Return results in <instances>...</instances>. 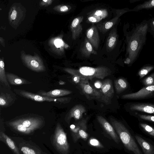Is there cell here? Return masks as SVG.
Wrapping results in <instances>:
<instances>
[{
  "label": "cell",
  "instance_id": "obj_27",
  "mask_svg": "<svg viewBox=\"0 0 154 154\" xmlns=\"http://www.w3.org/2000/svg\"><path fill=\"white\" fill-rule=\"evenodd\" d=\"M139 126L144 133L154 139V127L143 122H139Z\"/></svg>",
  "mask_w": 154,
  "mask_h": 154
},
{
  "label": "cell",
  "instance_id": "obj_29",
  "mask_svg": "<svg viewBox=\"0 0 154 154\" xmlns=\"http://www.w3.org/2000/svg\"><path fill=\"white\" fill-rule=\"evenodd\" d=\"M13 100L10 94L1 93L0 96V105L2 107H5L9 105Z\"/></svg>",
  "mask_w": 154,
  "mask_h": 154
},
{
  "label": "cell",
  "instance_id": "obj_10",
  "mask_svg": "<svg viewBox=\"0 0 154 154\" xmlns=\"http://www.w3.org/2000/svg\"><path fill=\"white\" fill-rule=\"evenodd\" d=\"M79 85L83 93L88 100L101 99L102 96L100 91L91 85L88 80H80Z\"/></svg>",
  "mask_w": 154,
  "mask_h": 154
},
{
  "label": "cell",
  "instance_id": "obj_26",
  "mask_svg": "<svg viewBox=\"0 0 154 154\" xmlns=\"http://www.w3.org/2000/svg\"><path fill=\"white\" fill-rule=\"evenodd\" d=\"M144 9L154 10V0L146 1L138 5L133 9H130L129 11H137Z\"/></svg>",
  "mask_w": 154,
  "mask_h": 154
},
{
  "label": "cell",
  "instance_id": "obj_15",
  "mask_svg": "<svg viewBox=\"0 0 154 154\" xmlns=\"http://www.w3.org/2000/svg\"><path fill=\"white\" fill-rule=\"evenodd\" d=\"M97 119L106 131L117 143L119 142V137L113 126L105 119L101 116H98Z\"/></svg>",
  "mask_w": 154,
  "mask_h": 154
},
{
  "label": "cell",
  "instance_id": "obj_14",
  "mask_svg": "<svg viewBox=\"0 0 154 154\" xmlns=\"http://www.w3.org/2000/svg\"><path fill=\"white\" fill-rule=\"evenodd\" d=\"M129 10L130 9L122 10L119 11L117 16L110 20L97 24L98 29L103 34L106 33L114 26L121 16L127 12L129 11Z\"/></svg>",
  "mask_w": 154,
  "mask_h": 154
},
{
  "label": "cell",
  "instance_id": "obj_18",
  "mask_svg": "<svg viewBox=\"0 0 154 154\" xmlns=\"http://www.w3.org/2000/svg\"><path fill=\"white\" fill-rule=\"evenodd\" d=\"M86 111L85 107L82 105L80 104L75 105L69 111L67 119L70 120L73 118L75 120H79L82 118L83 113Z\"/></svg>",
  "mask_w": 154,
  "mask_h": 154
},
{
  "label": "cell",
  "instance_id": "obj_35",
  "mask_svg": "<svg viewBox=\"0 0 154 154\" xmlns=\"http://www.w3.org/2000/svg\"><path fill=\"white\" fill-rule=\"evenodd\" d=\"M15 7L12 8L9 14V20L10 21H14L17 20L18 17V11Z\"/></svg>",
  "mask_w": 154,
  "mask_h": 154
},
{
  "label": "cell",
  "instance_id": "obj_7",
  "mask_svg": "<svg viewBox=\"0 0 154 154\" xmlns=\"http://www.w3.org/2000/svg\"><path fill=\"white\" fill-rule=\"evenodd\" d=\"M21 58L24 64L31 70L38 72L45 70V67L42 60L38 55L33 56L22 53Z\"/></svg>",
  "mask_w": 154,
  "mask_h": 154
},
{
  "label": "cell",
  "instance_id": "obj_17",
  "mask_svg": "<svg viewBox=\"0 0 154 154\" xmlns=\"http://www.w3.org/2000/svg\"><path fill=\"white\" fill-rule=\"evenodd\" d=\"M83 18V16L77 17L73 20L71 23L70 28L72 32V37L74 40L78 38L82 32V27L81 23Z\"/></svg>",
  "mask_w": 154,
  "mask_h": 154
},
{
  "label": "cell",
  "instance_id": "obj_40",
  "mask_svg": "<svg viewBox=\"0 0 154 154\" xmlns=\"http://www.w3.org/2000/svg\"><path fill=\"white\" fill-rule=\"evenodd\" d=\"M94 85L96 88H100L102 85V83L100 82H97L95 83Z\"/></svg>",
  "mask_w": 154,
  "mask_h": 154
},
{
  "label": "cell",
  "instance_id": "obj_33",
  "mask_svg": "<svg viewBox=\"0 0 154 154\" xmlns=\"http://www.w3.org/2000/svg\"><path fill=\"white\" fill-rule=\"evenodd\" d=\"M142 82L145 86L154 85V72L144 79Z\"/></svg>",
  "mask_w": 154,
  "mask_h": 154
},
{
  "label": "cell",
  "instance_id": "obj_13",
  "mask_svg": "<svg viewBox=\"0 0 154 154\" xmlns=\"http://www.w3.org/2000/svg\"><path fill=\"white\" fill-rule=\"evenodd\" d=\"M128 109L134 113H144L154 115V104L147 103L134 102L128 105Z\"/></svg>",
  "mask_w": 154,
  "mask_h": 154
},
{
  "label": "cell",
  "instance_id": "obj_5",
  "mask_svg": "<svg viewBox=\"0 0 154 154\" xmlns=\"http://www.w3.org/2000/svg\"><path fill=\"white\" fill-rule=\"evenodd\" d=\"M53 144L61 154H69L70 149L66 134L59 123L57 124L53 139Z\"/></svg>",
  "mask_w": 154,
  "mask_h": 154
},
{
  "label": "cell",
  "instance_id": "obj_37",
  "mask_svg": "<svg viewBox=\"0 0 154 154\" xmlns=\"http://www.w3.org/2000/svg\"><path fill=\"white\" fill-rule=\"evenodd\" d=\"M89 143L91 145L100 148L103 147V146L100 142L95 138H93L90 139L89 140Z\"/></svg>",
  "mask_w": 154,
  "mask_h": 154
},
{
  "label": "cell",
  "instance_id": "obj_25",
  "mask_svg": "<svg viewBox=\"0 0 154 154\" xmlns=\"http://www.w3.org/2000/svg\"><path fill=\"white\" fill-rule=\"evenodd\" d=\"M114 85L116 93L118 94L124 91L128 86L127 81L123 78H120L115 80Z\"/></svg>",
  "mask_w": 154,
  "mask_h": 154
},
{
  "label": "cell",
  "instance_id": "obj_39",
  "mask_svg": "<svg viewBox=\"0 0 154 154\" xmlns=\"http://www.w3.org/2000/svg\"><path fill=\"white\" fill-rule=\"evenodd\" d=\"M62 43L63 42L62 41L59 39H56L54 42V44L57 48L60 47L62 44Z\"/></svg>",
  "mask_w": 154,
  "mask_h": 154
},
{
  "label": "cell",
  "instance_id": "obj_30",
  "mask_svg": "<svg viewBox=\"0 0 154 154\" xmlns=\"http://www.w3.org/2000/svg\"><path fill=\"white\" fill-rule=\"evenodd\" d=\"M134 116L140 121H145L154 123V115L134 113Z\"/></svg>",
  "mask_w": 154,
  "mask_h": 154
},
{
  "label": "cell",
  "instance_id": "obj_19",
  "mask_svg": "<svg viewBox=\"0 0 154 154\" xmlns=\"http://www.w3.org/2000/svg\"><path fill=\"white\" fill-rule=\"evenodd\" d=\"M118 35L115 28H113L110 31L107 38L106 48L108 52L112 51L116 46L118 42Z\"/></svg>",
  "mask_w": 154,
  "mask_h": 154
},
{
  "label": "cell",
  "instance_id": "obj_4",
  "mask_svg": "<svg viewBox=\"0 0 154 154\" xmlns=\"http://www.w3.org/2000/svg\"><path fill=\"white\" fill-rule=\"evenodd\" d=\"M43 121L38 117H28L16 119L8 123L9 126L18 132L29 134L39 128Z\"/></svg>",
  "mask_w": 154,
  "mask_h": 154
},
{
  "label": "cell",
  "instance_id": "obj_22",
  "mask_svg": "<svg viewBox=\"0 0 154 154\" xmlns=\"http://www.w3.org/2000/svg\"><path fill=\"white\" fill-rule=\"evenodd\" d=\"M108 15L107 11L105 9H99L92 12L88 17V20L90 22H98L106 17Z\"/></svg>",
  "mask_w": 154,
  "mask_h": 154
},
{
  "label": "cell",
  "instance_id": "obj_38",
  "mask_svg": "<svg viewBox=\"0 0 154 154\" xmlns=\"http://www.w3.org/2000/svg\"><path fill=\"white\" fill-rule=\"evenodd\" d=\"M52 1L51 0H43L41 1L40 5L42 6L49 5L51 3Z\"/></svg>",
  "mask_w": 154,
  "mask_h": 154
},
{
  "label": "cell",
  "instance_id": "obj_11",
  "mask_svg": "<svg viewBox=\"0 0 154 154\" xmlns=\"http://www.w3.org/2000/svg\"><path fill=\"white\" fill-rule=\"evenodd\" d=\"M99 91L101 94V100L104 103H109L114 94V90L112 81L106 79L102 82Z\"/></svg>",
  "mask_w": 154,
  "mask_h": 154
},
{
  "label": "cell",
  "instance_id": "obj_32",
  "mask_svg": "<svg viewBox=\"0 0 154 154\" xmlns=\"http://www.w3.org/2000/svg\"><path fill=\"white\" fill-rule=\"evenodd\" d=\"M20 148L23 154H40L35 149L29 146L22 145L20 146Z\"/></svg>",
  "mask_w": 154,
  "mask_h": 154
},
{
  "label": "cell",
  "instance_id": "obj_23",
  "mask_svg": "<svg viewBox=\"0 0 154 154\" xmlns=\"http://www.w3.org/2000/svg\"><path fill=\"white\" fill-rule=\"evenodd\" d=\"M0 140L6 144L14 154H21L17 147L13 141L2 131L0 132Z\"/></svg>",
  "mask_w": 154,
  "mask_h": 154
},
{
  "label": "cell",
  "instance_id": "obj_31",
  "mask_svg": "<svg viewBox=\"0 0 154 154\" xmlns=\"http://www.w3.org/2000/svg\"><path fill=\"white\" fill-rule=\"evenodd\" d=\"M154 68V66L149 64L143 66L138 72L140 78H142Z\"/></svg>",
  "mask_w": 154,
  "mask_h": 154
},
{
  "label": "cell",
  "instance_id": "obj_34",
  "mask_svg": "<svg viewBox=\"0 0 154 154\" xmlns=\"http://www.w3.org/2000/svg\"><path fill=\"white\" fill-rule=\"evenodd\" d=\"M147 20L148 32L152 35L154 39V18H151Z\"/></svg>",
  "mask_w": 154,
  "mask_h": 154
},
{
  "label": "cell",
  "instance_id": "obj_16",
  "mask_svg": "<svg viewBox=\"0 0 154 154\" xmlns=\"http://www.w3.org/2000/svg\"><path fill=\"white\" fill-rule=\"evenodd\" d=\"M86 38L96 49H98L100 43V36L98 29L94 25L92 26L86 32Z\"/></svg>",
  "mask_w": 154,
  "mask_h": 154
},
{
  "label": "cell",
  "instance_id": "obj_3",
  "mask_svg": "<svg viewBox=\"0 0 154 154\" xmlns=\"http://www.w3.org/2000/svg\"><path fill=\"white\" fill-rule=\"evenodd\" d=\"M64 70L74 77L78 78L80 80H88L94 78L103 79L111 75V71L105 66L92 67L87 66H82L78 69L65 68Z\"/></svg>",
  "mask_w": 154,
  "mask_h": 154
},
{
  "label": "cell",
  "instance_id": "obj_21",
  "mask_svg": "<svg viewBox=\"0 0 154 154\" xmlns=\"http://www.w3.org/2000/svg\"><path fill=\"white\" fill-rule=\"evenodd\" d=\"M80 51L82 56L86 57H89L91 54H97L86 37L85 38L84 42L82 44Z\"/></svg>",
  "mask_w": 154,
  "mask_h": 154
},
{
  "label": "cell",
  "instance_id": "obj_36",
  "mask_svg": "<svg viewBox=\"0 0 154 154\" xmlns=\"http://www.w3.org/2000/svg\"><path fill=\"white\" fill-rule=\"evenodd\" d=\"M55 10L60 12H66L68 11L71 8V7L67 5H60L55 8Z\"/></svg>",
  "mask_w": 154,
  "mask_h": 154
},
{
  "label": "cell",
  "instance_id": "obj_9",
  "mask_svg": "<svg viewBox=\"0 0 154 154\" xmlns=\"http://www.w3.org/2000/svg\"><path fill=\"white\" fill-rule=\"evenodd\" d=\"M154 96V85L145 86L137 92L123 95L121 98L125 99L140 100Z\"/></svg>",
  "mask_w": 154,
  "mask_h": 154
},
{
  "label": "cell",
  "instance_id": "obj_6",
  "mask_svg": "<svg viewBox=\"0 0 154 154\" xmlns=\"http://www.w3.org/2000/svg\"><path fill=\"white\" fill-rule=\"evenodd\" d=\"M18 94L24 97L38 102H54L58 103H66L69 102L70 97H53L36 94L23 90H14Z\"/></svg>",
  "mask_w": 154,
  "mask_h": 154
},
{
  "label": "cell",
  "instance_id": "obj_24",
  "mask_svg": "<svg viewBox=\"0 0 154 154\" xmlns=\"http://www.w3.org/2000/svg\"><path fill=\"white\" fill-rule=\"evenodd\" d=\"M6 75L8 81L12 85H19L31 83V82L12 73H7Z\"/></svg>",
  "mask_w": 154,
  "mask_h": 154
},
{
  "label": "cell",
  "instance_id": "obj_12",
  "mask_svg": "<svg viewBox=\"0 0 154 154\" xmlns=\"http://www.w3.org/2000/svg\"><path fill=\"white\" fill-rule=\"evenodd\" d=\"M134 137L143 154H154V142L140 134L135 133Z\"/></svg>",
  "mask_w": 154,
  "mask_h": 154
},
{
  "label": "cell",
  "instance_id": "obj_20",
  "mask_svg": "<svg viewBox=\"0 0 154 154\" xmlns=\"http://www.w3.org/2000/svg\"><path fill=\"white\" fill-rule=\"evenodd\" d=\"M72 93V91H71L62 89H55L48 92L40 91L38 92L39 95L53 97H58L67 95Z\"/></svg>",
  "mask_w": 154,
  "mask_h": 154
},
{
  "label": "cell",
  "instance_id": "obj_8",
  "mask_svg": "<svg viewBox=\"0 0 154 154\" xmlns=\"http://www.w3.org/2000/svg\"><path fill=\"white\" fill-rule=\"evenodd\" d=\"M86 123L85 120L82 119L70 125V130L74 142H76L80 138L86 140L88 138Z\"/></svg>",
  "mask_w": 154,
  "mask_h": 154
},
{
  "label": "cell",
  "instance_id": "obj_2",
  "mask_svg": "<svg viewBox=\"0 0 154 154\" xmlns=\"http://www.w3.org/2000/svg\"><path fill=\"white\" fill-rule=\"evenodd\" d=\"M110 122L125 149L131 154H143L134 137V133L123 123L111 118Z\"/></svg>",
  "mask_w": 154,
  "mask_h": 154
},
{
  "label": "cell",
  "instance_id": "obj_28",
  "mask_svg": "<svg viewBox=\"0 0 154 154\" xmlns=\"http://www.w3.org/2000/svg\"><path fill=\"white\" fill-rule=\"evenodd\" d=\"M0 81L7 86L10 87L5 73L4 63L1 59L0 61Z\"/></svg>",
  "mask_w": 154,
  "mask_h": 154
},
{
  "label": "cell",
  "instance_id": "obj_1",
  "mask_svg": "<svg viewBox=\"0 0 154 154\" xmlns=\"http://www.w3.org/2000/svg\"><path fill=\"white\" fill-rule=\"evenodd\" d=\"M147 20H144L135 26L126 36V54L124 63L132 64L138 58L146 40Z\"/></svg>",
  "mask_w": 154,
  "mask_h": 154
}]
</instances>
